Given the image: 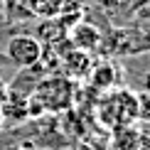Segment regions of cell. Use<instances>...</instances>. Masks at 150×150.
Wrapping results in <instances>:
<instances>
[{"mask_svg": "<svg viewBox=\"0 0 150 150\" xmlns=\"http://www.w3.org/2000/svg\"><path fill=\"white\" fill-rule=\"evenodd\" d=\"M32 96L42 103L45 111H59L69 108L71 106V98H74V81L69 76H47V79H40L37 89Z\"/></svg>", "mask_w": 150, "mask_h": 150, "instance_id": "cell-1", "label": "cell"}, {"mask_svg": "<svg viewBox=\"0 0 150 150\" xmlns=\"http://www.w3.org/2000/svg\"><path fill=\"white\" fill-rule=\"evenodd\" d=\"M101 121L111 128H123L135 123V93L116 89L101 103Z\"/></svg>", "mask_w": 150, "mask_h": 150, "instance_id": "cell-2", "label": "cell"}, {"mask_svg": "<svg viewBox=\"0 0 150 150\" xmlns=\"http://www.w3.org/2000/svg\"><path fill=\"white\" fill-rule=\"evenodd\" d=\"M8 59L20 69H32L42 62V45L32 35H15L8 42Z\"/></svg>", "mask_w": 150, "mask_h": 150, "instance_id": "cell-3", "label": "cell"}, {"mask_svg": "<svg viewBox=\"0 0 150 150\" xmlns=\"http://www.w3.org/2000/svg\"><path fill=\"white\" fill-rule=\"evenodd\" d=\"M71 42H74L76 49H81V52H91V49L98 47V42H103V37L93 25L79 22L76 27H74V32H71Z\"/></svg>", "mask_w": 150, "mask_h": 150, "instance_id": "cell-4", "label": "cell"}, {"mask_svg": "<svg viewBox=\"0 0 150 150\" xmlns=\"http://www.w3.org/2000/svg\"><path fill=\"white\" fill-rule=\"evenodd\" d=\"M143 133L135 126L113 128V140L108 143V150H138Z\"/></svg>", "mask_w": 150, "mask_h": 150, "instance_id": "cell-5", "label": "cell"}, {"mask_svg": "<svg viewBox=\"0 0 150 150\" xmlns=\"http://www.w3.org/2000/svg\"><path fill=\"white\" fill-rule=\"evenodd\" d=\"M89 79H91V84L96 86V89L108 91V89H113V86L118 84V67L113 64V62H101V64H96L91 69Z\"/></svg>", "mask_w": 150, "mask_h": 150, "instance_id": "cell-6", "label": "cell"}, {"mask_svg": "<svg viewBox=\"0 0 150 150\" xmlns=\"http://www.w3.org/2000/svg\"><path fill=\"white\" fill-rule=\"evenodd\" d=\"M135 121L150 126V91L135 93Z\"/></svg>", "mask_w": 150, "mask_h": 150, "instance_id": "cell-7", "label": "cell"}, {"mask_svg": "<svg viewBox=\"0 0 150 150\" xmlns=\"http://www.w3.org/2000/svg\"><path fill=\"white\" fill-rule=\"evenodd\" d=\"M135 17H138V20H143V22H150V0H145L143 5H138Z\"/></svg>", "mask_w": 150, "mask_h": 150, "instance_id": "cell-8", "label": "cell"}, {"mask_svg": "<svg viewBox=\"0 0 150 150\" xmlns=\"http://www.w3.org/2000/svg\"><path fill=\"white\" fill-rule=\"evenodd\" d=\"M143 91H150V69L143 74Z\"/></svg>", "mask_w": 150, "mask_h": 150, "instance_id": "cell-9", "label": "cell"}, {"mask_svg": "<svg viewBox=\"0 0 150 150\" xmlns=\"http://www.w3.org/2000/svg\"><path fill=\"white\" fill-rule=\"evenodd\" d=\"M138 150H150V135H143L140 138V148Z\"/></svg>", "mask_w": 150, "mask_h": 150, "instance_id": "cell-10", "label": "cell"}, {"mask_svg": "<svg viewBox=\"0 0 150 150\" xmlns=\"http://www.w3.org/2000/svg\"><path fill=\"white\" fill-rule=\"evenodd\" d=\"M5 150H25V145H10V148H5Z\"/></svg>", "mask_w": 150, "mask_h": 150, "instance_id": "cell-11", "label": "cell"}, {"mask_svg": "<svg viewBox=\"0 0 150 150\" xmlns=\"http://www.w3.org/2000/svg\"><path fill=\"white\" fill-rule=\"evenodd\" d=\"M45 3H54V5H59V3H64V0H45Z\"/></svg>", "mask_w": 150, "mask_h": 150, "instance_id": "cell-12", "label": "cell"}, {"mask_svg": "<svg viewBox=\"0 0 150 150\" xmlns=\"http://www.w3.org/2000/svg\"><path fill=\"white\" fill-rule=\"evenodd\" d=\"M3 123H5V118H3V113H0V128H3Z\"/></svg>", "mask_w": 150, "mask_h": 150, "instance_id": "cell-13", "label": "cell"}, {"mask_svg": "<svg viewBox=\"0 0 150 150\" xmlns=\"http://www.w3.org/2000/svg\"><path fill=\"white\" fill-rule=\"evenodd\" d=\"M148 37H150V35H148Z\"/></svg>", "mask_w": 150, "mask_h": 150, "instance_id": "cell-14", "label": "cell"}]
</instances>
